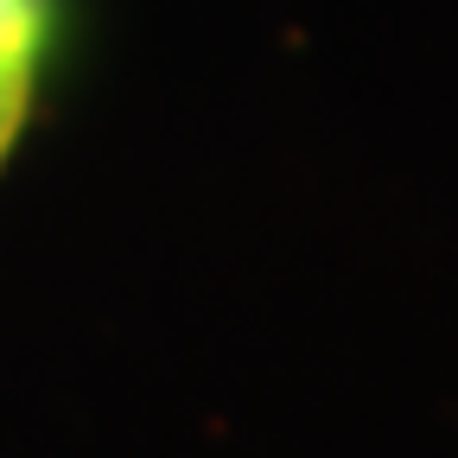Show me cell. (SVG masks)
I'll return each mask as SVG.
<instances>
[{
	"label": "cell",
	"mask_w": 458,
	"mask_h": 458,
	"mask_svg": "<svg viewBox=\"0 0 458 458\" xmlns=\"http://www.w3.org/2000/svg\"><path fill=\"white\" fill-rule=\"evenodd\" d=\"M32 89H38V83H26V77H0V159L13 153L26 114H32Z\"/></svg>",
	"instance_id": "7a4b0ae2"
},
{
	"label": "cell",
	"mask_w": 458,
	"mask_h": 458,
	"mask_svg": "<svg viewBox=\"0 0 458 458\" xmlns=\"http://www.w3.org/2000/svg\"><path fill=\"white\" fill-rule=\"evenodd\" d=\"M57 32V0H0V77L38 83Z\"/></svg>",
	"instance_id": "6da1fadb"
}]
</instances>
